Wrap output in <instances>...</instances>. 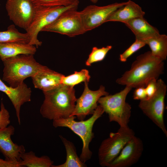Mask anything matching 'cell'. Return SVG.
<instances>
[{
    "label": "cell",
    "mask_w": 167,
    "mask_h": 167,
    "mask_svg": "<svg viewBox=\"0 0 167 167\" xmlns=\"http://www.w3.org/2000/svg\"><path fill=\"white\" fill-rule=\"evenodd\" d=\"M164 61L148 51L138 56L131 68L116 80L118 84L133 88L145 87L151 80H157L163 73Z\"/></svg>",
    "instance_id": "obj_1"
},
{
    "label": "cell",
    "mask_w": 167,
    "mask_h": 167,
    "mask_svg": "<svg viewBox=\"0 0 167 167\" xmlns=\"http://www.w3.org/2000/svg\"><path fill=\"white\" fill-rule=\"evenodd\" d=\"M43 93L45 99L40 111L43 118L53 120L71 116L77 99L74 87L62 84Z\"/></svg>",
    "instance_id": "obj_2"
},
{
    "label": "cell",
    "mask_w": 167,
    "mask_h": 167,
    "mask_svg": "<svg viewBox=\"0 0 167 167\" xmlns=\"http://www.w3.org/2000/svg\"><path fill=\"white\" fill-rule=\"evenodd\" d=\"M4 65L2 80L16 88L44 69L46 66L37 62L34 55L22 54L2 61Z\"/></svg>",
    "instance_id": "obj_3"
},
{
    "label": "cell",
    "mask_w": 167,
    "mask_h": 167,
    "mask_svg": "<svg viewBox=\"0 0 167 167\" xmlns=\"http://www.w3.org/2000/svg\"><path fill=\"white\" fill-rule=\"evenodd\" d=\"M104 113L103 109L99 105H98L92 116L86 120L76 121L75 120L76 118L75 116L53 120V124L55 127L68 128L80 137L83 145L79 158L84 163L90 159L92 156V153L89 149V144L94 137L92 132L93 125Z\"/></svg>",
    "instance_id": "obj_4"
},
{
    "label": "cell",
    "mask_w": 167,
    "mask_h": 167,
    "mask_svg": "<svg viewBox=\"0 0 167 167\" xmlns=\"http://www.w3.org/2000/svg\"><path fill=\"white\" fill-rule=\"evenodd\" d=\"M132 88L126 86L124 88L113 95L101 97L98 103L108 115L110 122H114L120 127L128 126L131 115V107L126 101L128 94Z\"/></svg>",
    "instance_id": "obj_5"
},
{
    "label": "cell",
    "mask_w": 167,
    "mask_h": 167,
    "mask_svg": "<svg viewBox=\"0 0 167 167\" xmlns=\"http://www.w3.org/2000/svg\"><path fill=\"white\" fill-rule=\"evenodd\" d=\"M79 1L68 6H43L35 5V11L32 19L26 30L30 38L28 44L36 48L41 46L42 42L38 39V35L45 26L53 22L62 13L73 7L78 6Z\"/></svg>",
    "instance_id": "obj_6"
},
{
    "label": "cell",
    "mask_w": 167,
    "mask_h": 167,
    "mask_svg": "<svg viewBox=\"0 0 167 167\" xmlns=\"http://www.w3.org/2000/svg\"><path fill=\"white\" fill-rule=\"evenodd\" d=\"M134 131L129 126L120 127L115 133L101 142L99 148V163L102 167H109L127 143L134 136Z\"/></svg>",
    "instance_id": "obj_7"
},
{
    "label": "cell",
    "mask_w": 167,
    "mask_h": 167,
    "mask_svg": "<svg viewBox=\"0 0 167 167\" xmlns=\"http://www.w3.org/2000/svg\"><path fill=\"white\" fill-rule=\"evenodd\" d=\"M167 85L161 79L157 80L156 89L153 95L148 99L140 101L139 108L161 129L166 137L167 130L164 120L165 99Z\"/></svg>",
    "instance_id": "obj_8"
},
{
    "label": "cell",
    "mask_w": 167,
    "mask_h": 167,
    "mask_svg": "<svg viewBox=\"0 0 167 167\" xmlns=\"http://www.w3.org/2000/svg\"><path fill=\"white\" fill-rule=\"evenodd\" d=\"M78 6L73 7L63 12L41 31L57 33L70 37L85 33L80 12L77 10Z\"/></svg>",
    "instance_id": "obj_9"
},
{
    "label": "cell",
    "mask_w": 167,
    "mask_h": 167,
    "mask_svg": "<svg viewBox=\"0 0 167 167\" xmlns=\"http://www.w3.org/2000/svg\"><path fill=\"white\" fill-rule=\"evenodd\" d=\"M126 3V2H115L103 6L90 5L79 11L85 32L106 22L111 14Z\"/></svg>",
    "instance_id": "obj_10"
},
{
    "label": "cell",
    "mask_w": 167,
    "mask_h": 167,
    "mask_svg": "<svg viewBox=\"0 0 167 167\" xmlns=\"http://www.w3.org/2000/svg\"><path fill=\"white\" fill-rule=\"evenodd\" d=\"M88 82H84V91L77 99L75 108L71 116H75L78 120H84L86 116L92 114L97 107L98 101L101 97L109 95L104 86L101 85L96 91L90 89Z\"/></svg>",
    "instance_id": "obj_11"
},
{
    "label": "cell",
    "mask_w": 167,
    "mask_h": 167,
    "mask_svg": "<svg viewBox=\"0 0 167 167\" xmlns=\"http://www.w3.org/2000/svg\"><path fill=\"white\" fill-rule=\"evenodd\" d=\"M6 7L10 19L15 25L26 30L35 11V5L31 0H7Z\"/></svg>",
    "instance_id": "obj_12"
},
{
    "label": "cell",
    "mask_w": 167,
    "mask_h": 167,
    "mask_svg": "<svg viewBox=\"0 0 167 167\" xmlns=\"http://www.w3.org/2000/svg\"><path fill=\"white\" fill-rule=\"evenodd\" d=\"M143 149L141 139L134 136L126 144L109 167H128L136 163Z\"/></svg>",
    "instance_id": "obj_13"
},
{
    "label": "cell",
    "mask_w": 167,
    "mask_h": 167,
    "mask_svg": "<svg viewBox=\"0 0 167 167\" xmlns=\"http://www.w3.org/2000/svg\"><path fill=\"white\" fill-rule=\"evenodd\" d=\"M15 128L12 125L0 128V151L5 160L19 165L21 154L25 152L24 146L14 143L11 137L14 134Z\"/></svg>",
    "instance_id": "obj_14"
},
{
    "label": "cell",
    "mask_w": 167,
    "mask_h": 167,
    "mask_svg": "<svg viewBox=\"0 0 167 167\" xmlns=\"http://www.w3.org/2000/svg\"><path fill=\"white\" fill-rule=\"evenodd\" d=\"M0 91L5 93L15 109L19 124H20V111L21 106L31 101L32 91L24 82L16 88L6 85L0 78Z\"/></svg>",
    "instance_id": "obj_15"
},
{
    "label": "cell",
    "mask_w": 167,
    "mask_h": 167,
    "mask_svg": "<svg viewBox=\"0 0 167 167\" xmlns=\"http://www.w3.org/2000/svg\"><path fill=\"white\" fill-rule=\"evenodd\" d=\"M64 75L46 66L31 78L34 87L45 92L62 85V79Z\"/></svg>",
    "instance_id": "obj_16"
},
{
    "label": "cell",
    "mask_w": 167,
    "mask_h": 167,
    "mask_svg": "<svg viewBox=\"0 0 167 167\" xmlns=\"http://www.w3.org/2000/svg\"><path fill=\"white\" fill-rule=\"evenodd\" d=\"M145 12L142 8L135 2L129 0L123 6L114 11L109 16L106 22H126L139 17H144Z\"/></svg>",
    "instance_id": "obj_17"
},
{
    "label": "cell",
    "mask_w": 167,
    "mask_h": 167,
    "mask_svg": "<svg viewBox=\"0 0 167 167\" xmlns=\"http://www.w3.org/2000/svg\"><path fill=\"white\" fill-rule=\"evenodd\" d=\"M133 33L135 38L144 41L159 34V30L144 17H139L123 23Z\"/></svg>",
    "instance_id": "obj_18"
},
{
    "label": "cell",
    "mask_w": 167,
    "mask_h": 167,
    "mask_svg": "<svg viewBox=\"0 0 167 167\" xmlns=\"http://www.w3.org/2000/svg\"><path fill=\"white\" fill-rule=\"evenodd\" d=\"M36 48L33 45L18 42H0V58L2 61L22 54L34 55Z\"/></svg>",
    "instance_id": "obj_19"
},
{
    "label": "cell",
    "mask_w": 167,
    "mask_h": 167,
    "mask_svg": "<svg viewBox=\"0 0 167 167\" xmlns=\"http://www.w3.org/2000/svg\"><path fill=\"white\" fill-rule=\"evenodd\" d=\"M143 41L150 48L151 52L154 56L163 61L167 57V36L159 34L145 40Z\"/></svg>",
    "instance_id": "obj_20"
},
{
    "label": "cell",
    "mask_w": 167,
    "mask_h": 167,
    "mask_svg": "<svg viewBox=\"0 0 167 167\" xmlns=\"http://www.w3.org/2000/svg\"><path fill=\"white\" fill-rule=\"evenodd\" d=\"M66 149V159L63 164L57 165H53L51 167H85L87 165L83 162L77 153L74 144L62 135H59Z\"/></svg>",
    "instance_id": "obj_21"
},
{
    "label": "cell",
    "mask_w": 167,
    "mask_h": 167,
    "mask_svg": "<svg viewBox=\"0 0 167 167\" xmlns=\"http://www.w3.org/2000/svg\"><path fill=\"white\" fill-rule=\"evenodd\" d=\"M19 162L20 167H51L54 163L48 156L39 157L32 151L22 153Z\"/></svg>",
    "instance_id": "obj_22"
},
{
    "label": "cell",
    "mask_w": 167,
    "mask_h": 167,
    "mask_svg": "<svg viewBox=\"0 0 167 167\" xmlns=\"http://www.w3.org/2000/svg\"><path fill=\"white\" fill-rule=\"evenodd\" d=\"M30 38L28 34L19 31L13 24L10 25L7 30L0 31V42H18L29 44Z\"/></svg>",
    "instance_id": "obj_23"
},
{
    "label": "cell",
    "mask_w": 167,
    "mask_h": 167,
    "mask_svg": "<svg viewBox=\"0 0 167 167\" xmlns=\"http://www.w3.org/2000/svg\"><path fill=\"white\" fill-rule=\"evenodd\" d=\"M90 79L89 71L83 69L79 72L75 71L71 75L62 78L61 83L62 85L74 87L75 85L82 82H88Z\"/></svg>",
    "instance_id": "obj_24"
},
{
    "label": "cell",
    "mask_w": 167,
    "mask_h": 167,
    "mask_svg": "<svg viewBox=\"0 0 167 167\" xmlns=\"http://www.w3.org/2000/svg\"><path fill=\"white\" fill-rule=\"evenodd\" d=\"M112 48L111 45H107L101 48H98L96 47H93L88 58L86 61V65L90 66L93 63L102 61Z\"/></svg>",
    "instance_id": "obj_25"
},
{
    "label": "cell",
    "mask_w": 167,
    "mask_h": 167,
    "mask_svg": "<svg viewBox=\"0 0 167 167\" xmlns=\"http://www.w3.org/2000/svg\"><path fill=\"white\" fill-rule=\"evenodd\" d=\"M78 0H31L36 6H68L75 4Z\"/></svg>",
    "instance_id": "obj_26"
},
{
    "label": "cell",
    "mask_w": 167,
    "mask_h": 167,
    "mask_svg": "<svg viewBox=\"0 0 167 167\" xmlns=\"http://www.w3.org/2000/svg\"><path fill=\"white\" fill-rule=\"evenodd\" d=\"M146 45L143 41L135 38V41L122 53L120 55L119 60L122 62H126L129 57Z\"/></svg>",
    "instance_id": "obj_27"
},
{
    "label": "cell",
    "mask_w": 167,
    "mask_h": 167,
    "mask_svg": "<svg viewBox=\"0 0 167 167\" xmlns=\"http://www.w3.org/2000/svg\"><path fill=\"white\" fill-rule=\"evenodd\" d=\"M10 114L5 108L2 102H1L0 110V128L7 127L10 123Z\"/></svg>",
    "instance_id": "obj_28"
},
{
    "label": "cell",
    "mask_w": 167,
    "mask_h": 167,
    "mask_svg": "<svg viewBox=\"0 0 167 167\" xmlns=\"http://www.w3.org/2000/svg\"><path fill=\"white\" fill-rule=\"evenodd\" d=\"M157 80L154 79L151 80L145 86V89L147 96V99L151 97L155 93L156 89Z\"/></svg>",
    "instance_id": "obj_29"
},
{
    "label": "cell",
    "mask_w": 167,
    "mask_h": 167,
    "mask_svg": "<svg viewBox=\"0 0 167 167\" xmlns=\"http://www.w3.org/2000/svg\"><path fill=\"white\" fill-rule=\"evenodd\" d=\"M133 99L140 101L146 100L147 96L145 87H141L135 88L133 95Z\"/></svg>",
    "instance_id": "obj_30"
},
{
    "label": "cell",
    "mask_w": 167,
    "mask_h": 167,
    "mask_svg": "<svg viewBox=\"0 0 167 167\" xmlns=\"http://www.w3.org/2000/svg\"><path fill=\"white\" fill-rule=\"evenodd\" d=\"M0 167H19L15 163L3 160L0 158Z\"/></svg>",
    "instance_id": "obj_31"
},
{
    "label": "cell",
    "mask_w": 167,
    "mask_h": 167,
    "mask_svg": "<svg viewBox=\"0 0 167 167\" xmlns=\"http://www.w3.org/2000/svg\"><path fill=\"white\" fill-rule=\"evenodd\" d=\"M91 2L93 3H96L99 0H90Z\"/></svg>",
    "instance_id": "obj_32"
}]
</instances>
